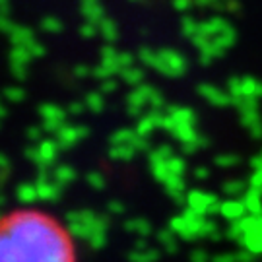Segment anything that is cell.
<instances>
[{
	"label": "cell",
	"instance_id": "cell-1",
	"mask_svg": "<svg viewBox=\"0 0 262 262\" xmlns=\"http://www.w3.org/2000/svg\"><path fill=\"white\" fill-rule=\"evenodd\" d=\"M0 262H76L74 245L53 217L21 210L0 220Z\"/></svg>",
	"mask_w": 262,
	"mask_h": 262
}]
</instances>
